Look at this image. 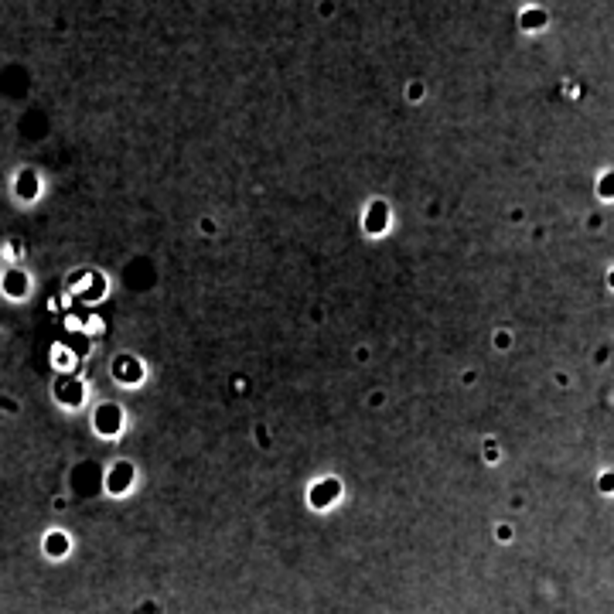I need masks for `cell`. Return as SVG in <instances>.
Masks as SVG:
<instances>
[{
  "label": "cell",
  "instance_id": "1",
  "mask_svg": "<svg viewBox=\"0 0 614 614\" xmlns=\"http://www.w3.org/2000/svg\"><path fill=\"white\" fill-rule=\"evenodd\" d=\"M331 491H341V485L331 481V478H328L321 488H311V505H328V502H335L338 495H331Z\"/></svg>",
  "mask_w": 614,
  "mask_h": 614
},
{
  "label": "cell",
  "instance_id": "2",
  "mask_svg": "<svg viewBox=\"0 0 614 614\" xmlns=\"http://www.w3.org/2000/svg\"><path fill=\"white\" fill-rule=\"evenodd\" d=\"M116 468H120V471H116V474H113V481H109V488H120V481H123V488H126V485H130V464H116Z\"/></svg>",
  "mask_w": 614,
  "mask_h": 614
},
{
  "label": "cell",
  "instance_id": "3",
  "mask_svg": "<svg viewBox=\"0 0 614 614\" xmlns=\"http://www.w3.org/2000/svg\"><path fill=\"white\" fill-rule=\"evenodd\" d=\"M106 416H103V430H116V413H120V410H113V406H106Z\"/></svg>",
  "mask_w": 614,
  "mask_h": 614
}]
</instances>
